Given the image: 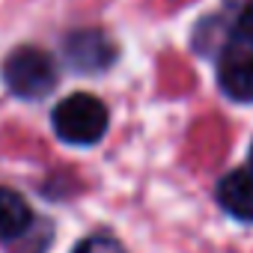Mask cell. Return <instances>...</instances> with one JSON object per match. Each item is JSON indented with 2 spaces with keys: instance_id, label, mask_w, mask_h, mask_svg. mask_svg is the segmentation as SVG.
Segmentation results:
<instances>
[{
  "instance_id": "6da1fadb",
  "label": "cell",
  "mask_w": 253,
  "mask_h": 253,
  "mask_svg": "<svg viewBox=\"0 0 253 253\" xmlns=\"http://www.w3.org/2000/svg\"><path fill=\"white\" fill-rule=\"evenodd\" d=\"M54 131L69 146H95L107 131V107L89 92H72L54 107Z\"/></svg>"
},
{
  "instance_id": "7a4b0ae2",
  "label": "cell",
  "mask_w": 253,
  "mask_h": 253,
  "mask_svg": "<svg viewBox=\"0 0 253 253\" xmlns=\"http://www.w3.org/2000/svg\"><path fill=\"white\" fill-rule=\"evenodd\" d=\"M3 81L18 98H45L57 86V66L42 48H18L3 63Z\"/></svg>"
},
{
  "instance_id": "3957f363",
  "label": "cell",
  "mask_w": 253,
  "mask_h": 253,
  "mask_svg": "<svg viewBox=\"0 0 253 253\" xmlns=\"http://www.w3.org/2000/svg\"><path fill=\"white\" fill-rule=\"evenodd\" d=\"M63 54H66V63H69L75 72L95 75V72H104V69L113 66V60H116V45H113V39H110L104 30L84 27V30H75V33L66 36Z\"/></svg>"
},
{
  "instance_id": "277c9868",
  "label": "cell",
  "mask_w": 253,
  "mask_h": 253,
  "mask_svg": "<svg viewBox=\"0 0 253 253\" xmlns=\"http://www.w3.org/2000/svg\"><path fill=\"white\" fill-rule=\"evenodd\" d=\"M217 84L232 101H253V45H229L220 54Z\"/></svg>"
},
{
  "instance_id": "5b68a950",
  "label": "cell",
  "mask_w": 253,
  "mask_h": 253,
  "mask_svg": "<svg viewBox=\"0 0 253 253\" xmlns=\"http://www.w3.org/2000/svg\"><path fill=\"white\" fill-rule=\"evenodd\" d=\"M217 203L238 220H253V170H232L217 182Z\"/></svg>"
},
{
  "instance_id": "8992f818",
  "label": "cell",
  "mask_w": 253,
  "mask_h": 253,
  "mask_svg": "<svg viewBox=\"0 0 253 253\" xmlns=\"http://www.w3.org/2000/svg\"><path fill=\"white\" fill-rule=\"evenodd\" d=\"M33 226V211L21 194L12 188H0V244L15 241Z\"/></svg>"
},
{
  "instance_id": "52a82bcc",
  "label": "cell",
  "mask_w": 253,
  "mask_h": 253,
  "mask_svg": "<svg viewBox=\"0 0 253 253\" xmlns=\"http://www.w3.org/2000/svg\"><path fill=\"white\" fill-rule=\"evenodd\" d=\"M75 253H125V247H122L119 241L107 238V235H92V238L81 241V244L75 247Z\"/></svg>"
},
{
  "instance_id": "ba28073f",
  "label": "cell",
  "mask_w": 253,
  "mask_h": 253,
  "mask_svg": "<svg viewBox=\"0 0 253 253\" xmlns=\"http://www.w3.org/2000/svg\"><path fill=\"white\" fill-rule=\"evenodd\" d=\"M235 30H238V36L247 42V45H253V0L241 9V15H238V24H235Z\"/></svg>"
},
{
  "instance_id": "9c48e42d",
  "label": "cell",
  "mask_w": 253,
  "mask_h": 253,
  "mask_svg": "<svg viewBox=\"0 0 253 253\" xmlns=\"http://www.w3.org/2000/svg\"><path fill=\"white\" fill-rule=\"evenodd\" d=\"M250 170H253V146H250Z\"/></svg>"
}]
</instances>
